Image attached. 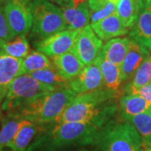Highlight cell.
<instances>
[{
	"instance_id": "1",
	"label": "cell",
	"mask_w": 151,
	"mask_h": 151,
	"mask_svg": "<svg viewBox=\"0 0 151 151\" xmlns=\"http://www.w3.org/2000/svg\"><path fill=\"white\" fill-rule=\"evenodd\" d=\"M118 92L105 87L93 92L78 94L61 113L55 124L85 122L103 128L118 111Z\"/></svg>"
},
{
	"instance_id": "2",
	"label": "cell",
	"mask_w": 151,
	"mask_h": 151,
	"mask_svg": "<svg viewBox=\"0 0 151 151\" xmlns=\"http://www.w3.org/2000/svg\"><path fill=\"white\" fill-rule=\"evenodd\" d=\"M77 95L69 87H58L9 117L20 118L42 126L55 124L61 113Z\"/></svg>"
},
{
	"instance_id": "3",
	"label": "cell",
	"mask_w": 151,
	"mask_h": 151,
	"mask_svg": "<svg viewBox=\"0 0 151 151\" xmlns=\"http://www.w3.org/2000/svg\"><path fill=\"white\" fill-rule=\"evenodd\" d=\"M94 124L85 122H67L55 124L54 129L44 138L52 150L75 145H96L100 131Z\"/></svg>"
},
{
	"instance_id": "4",
	"label": "cell",
	"mask_w": 151,
	"mask_h": 151,
	"mask_svg": "<svg viewBox=\"0 0 151 151\" xmlns=\"http://www.w3.org/2000/svg\"><path fill=\"white\" fill-rule=\"evenodd\" d=\"M55 89L36 81L29 75L19 76L13 81L1 104L2 112H5L8 116H13Z\"/></svg>"
},
{
	"instance_id": "5",
	"label": "cell",
	"mask_w": 151,
	"mask_h": 151,
	"mask_svg": "<svg viewBox=\"0 0 151 151\" xmlns=\"http://www.w3.org/2000/svg\"><path fill=\"white\" fill-rule=\"evenodd\" d=\"M97 145L102 151H138L143 146L134 127L128 121L108 123L97 139Z\"/></svg>"
},
{
	"instance_id": "6",
	"label": "cell",
	"mask_w": 151,
	"mask_h": 151,
	"mask_svg": "<svg viewBox=\"0 0 151 151\" xmlns=\"http://www.w3.org/2000/svg\"><path fill=\"white\" fill-rule=\"evenodd\" d=\"M28 3L32 14L31 33L37 41L66 29L64 17L58 6L47 1Z\"/></svg>"
},
{
	"instance_id": "7",
	"label": "cell",
	"mask_w": 151,
	"mask_h": 151,
	"mask_svg": "<svg viewBox=\"0 0 151 151\" xmlns=\"http://www.w3.org/2000/svg\"><path fill=\"white\" fill-rule=\"evenodd\" d=\"M3 7L13 36H27L32 28V14L29 3L26 0H12Z\"/></svg>"
},
{
	"instance_id": "8",
	"label": "cell",
	"mask_w": 151,
	"mask_h": 151,
	"mask_svg": "<svg viewBox=\"0 0 151 151\" xmlns=\"http://www.w3.org/2000/svg\"><path fill=\"white\" fill-rule=\"evenodd\" d=\"M103 46V40L97 37L88 24L79 30L71 51L84 65H88L96 61Z\"/></svg>"
},
{
	"instance_id": "9",
	"label": "cell",
	"mask_w": 151,
	"mask_h": 151,
	"mask_svg": "<svg viewBox=\"0 0 151 151\" xmlns=\"http://www.w3.org/2000/svg\"><path fill=\"white\" fill-rule=\"evenodd\" d=\"M79 30L65 29L35 44L37 50L54 58L71 50Z\"/></svg>"
},
{
	"instance_id": "10",
	"label": "cell",
	"mask_w": 151,
	"mask_h": 151,
	"mask_svg": "<svg viewBox=\"0 0 151 151\" xmlns=\"http://www.w3.org/2000/svg\"><path fill=\"white\" fill-rule=\"evenodd\" d=\"M103 86V76L98 57L92 64L85 65L78 76L68 81V87L76 94L93 92Z\"/></svg>"
},
{
	"instance_id": "11",
	"label": "cell",
	"mask_w": 151,
	"mask_h": 151,
	"mask_svg": "<svg viewBox=\"0 0 151 151\" xmlns=\"http://www.w3.org/2000/svg\"><path fill=\"white\" fill-rule=\"evenodd\" d=\"M129 37L151 52V0H143L139 14Z\"/></svg>"
},
{
	"instance_id": "12",
	"label": "cell",
	"mask_w": 151,
	"mask_h": 151,
	"mask_svg": "<svg viewBox=\"0 0 151 151\" xmlns=\"http://www.w3.org/2000/svg\"><path fill=\"white\" fill-rule=\"evenodd\" d=\"M22 59L7 55L0 49V108L13 81L19 76Z\"/></svg>"
},
{
	"instance_id": "13",
	"label": "cell",
	"mask_w": 151,
	"mask_h": 151,
	"mask_svg": "<svg viewBox=\"0 0 151 151\" xmlns=\"http://www.w3.org/2000/svg\"><path fill=\"white\" fill-rule=\"evenodd\" d=\"M149 55V51H147L145 49H144L139 44L136 43L134 40L130 39L128 52L124 57L122 65H120L122 83L132 79L136 70L139 68V66L144 61V60Z\"/></svg>"
},
{
	"instance_id": "14",
	"label": "cell",
	"mask_w": 151,
	"mask_h": 151,
	"mask_svg": "<svg viewBox=\"0 0 151 151\" xmlns=\"http://www.w3.org/2000/svg\"><path fill=\"white\" fill-rule=\"evenodd\" d=\"M90 26L97 37L104 41L124 36L129 33V30L124 27L123 23L116 14L104 18L101 20L91 23Z\"/></svg>"
},
{
	"instance_id": "15",
	"label": "cell",
	"mask_w": 151,
	"mask_h": 151,
	"mask_svg": "<svg viewBox=\"0 0 151 151\" xmlns=\"http://www.w3.org/2000/svg\"><path fill=\"white\" fill-rule=\"evenodd\" d=\"M59 8L64 17L66 29L80 30L90 24V12L86 1L77 5L70 3Z\"/></svg>"
},
{
	"instance_id": "16",
	"label": "cell",
	"mask_w": 151,
	"mask_h": 151,
	"mask_svg": "<svg viewBox=\"0 0 151 151\" xmlns=\"http://www.w3.org/2000/svg\"><path fill=\"white\" fill-rule=\"evenodd\" d=\"M55 69L65 80L75 78L85 67V65L71 50L52 58Z\"/></svg>"
},
{
	"instance_id": "17",
	"label": "cell",
	"mask_w": 151,
	"mask_h": 151,
	"mask_svg": "<svg viewBox=\"0 0 151 151\" xmlns=\"http://www.w3.org/2000/svg\"><path fill=\"white\" fill-rule=\"evenodd\" d=\"M129 43V37H118L109 40L103 46L99 57L120 66L128 52Z\"/></svg>"
},
{
	"instance_id": "18",
	"label": "cell",
	"mask_w": 151,
	"mask_h": 151,
	"mask_svg": "<svg viewBox=\"0 0 151 151\" xmlns=\"http://www.w3.org/2000/svg\"><path fill=\"white\" fill-rule=\"evenodd\" d=\"M43 127L26 120L8 147L12 151H27L33 139L40 131L43 130Z\"/></svg>"
},
{
	"instance_id": "19",
	"label": "cell",
	"mask_w": 151,
	"mask_h": 151,
	"mask_svg": "<svg viewBox=\"0 0 151 151\" xmlns=\"http://www.w3.org/2000/svg\"><path fill=\"white\" fill-rule=\"evenodd\" d=\"M150 107V104L139 95L126 94L119 99V111L124 120L149 111Z\"/></svg>"
},
{
	"instance_id": "20",
	"label": "cell",
	"mask_w": 151,
	"mask_h": 151,
	"mask_svg": "<svg viewBox=\"0 0 151 151\" xmlns=\"http://www.w3.org/2000/svg\"><path fill=\"white\" fill-rule=\"evenodd\" d=\"M142 3L143 0H118L117 2L116 14L129 30L134 25Z\"/></svg>"
},
{
	"instance_id": "21",
	"label": "cell",
	"mask_w": 151,
	"mask_h": 151,
	"mask_svg": "<svg viewBox=\"0 0 151 151\" xmlns=\"http://www.w3.org/2000/svg\"><path fill=\"white\" fill-rule=\"evenodd\" d=\"M98 59L103 76V87L114 92H119V88L122 85L120 66L101 59L99 56Z\"/></svg>"
},
{
	"instance_id": "22",
	"label": "cell",
	"mask_w": 151,
	"mask_h": 151,
	"mask_svg": "<svg viewBox=\"0 0 151 151\" xmlns=\"http://www.w3.org/2000/svg\"><path fill=\"white\" fill-rule=\"evenodd\" d=\"M51 67H54V65L48 56L39 50H31L24 59H22L19 76L29 75L34 71Z\"/></svg>"
},
{
	"instance_id": "23",
	"label": "cell",
	"mask_w": 151,
	"mask_h": 151,
	"mask_svg": "<svg viewBox=\"0 0 151 151\" xmlns=\"http://www.w3.org/2000/svg\"><path fill=\"white\" fill-rule=\"evenodd\" d=\"M132 81L125 86L126 94H134L137 90L151 82V55L144 60L132 77Z\"/></svg>"
},
{
	"instance_id": "24",
	"label": "cell",
	"mask_w": 151,
	"mask_h": 151,
	"mask_svg": "<svg viewBox=\"0 0 151 151\" xmlns=\"http://www.w3.org/2000/svg\"><path fill=\"white\" fill-rule=\"evenodd\" d=\"M126 121L129 122L137 130L145 148L151 145V118L149 111L131 117Z\"/></svg>"
},
{
	"instance_id": "25",
	"label": "cell",
	"mask_w": 151,
	"mask_h": 151,
	"mask_svg": "<svg viewBox=\"0 0 151 151\" xmlns=\"http://www.w3.org/2000/svg\"><path fill=\"white\" fill-rule=\"evenodd\" d=\"M25 121V119L9 116L3 120L0 128V150H3L4 147H8Z\"/></svg>"
},
{
	"instance_id": "26",
	"label": "cell",
	"mask_w": 151,
	"mask_h": 151,
	"mask_svg": "<svg viewBox=\"0 0 151 151\" xmlns=\"http://www.w3.org/2000/svg\"><path fill=\"white\" fill-rule=\"evenodd\" d=\"M0 49L12 57L24 59L29 52V45L26 36H18L9 41L0 40Z\"/></svg>"
},
{
	"instance_id": "27",
	"label": "cell",
	"mask_w": 151,
	"mask_h": 151,
	"mask_svg": "<svg viewBox=\"0 0 151 151\" xmlns=\"http://www.w3.org/2000/svg\"><path fill=\"white\" fill-rule=\"evenodd\" d=\"M34 79L43 84L52 86L54 88L58 87H68V81L63 78L55 69V67L45 68L36 70L29 74Z\"/></svg>"
},
{
	"instance_id": "28",
	"label": "cell",
	"mask_w": 151,
	"mask_h": 151,
	"mask_svg": "<svg viewBox=\"0 0 151 151\" xmlns=\"http://www.w3.org/2000/svg\"><path fill=\"white\" fill-rule=\"evenodd\" d=\"M118 0H108L106 5L103 7L102 9L90 14V21L91 23H94L98 20H101L104 18L116 14V6H117Z\"/></svg>"
},
{
	"instance_id": "29",
	"label": "cell",
	"mask_w": 151,
	"mask_h": 151,
	"mask_svg": "<svg viewBox=\"0 0 151 151\" xmlns=\"http://www.w3.org/2000/svg\"><path fill=\"white\" fill-rule=\"evenodd\" d=\"M14 36L11 33L8 23L6 20L4 7L0 6V40L9 41L14 39Z\"/></svg>"
},
{
	"instance_id": "30",
	"label": "cell",
	"mask_w": 151,
	"mask_h": 151,
	"mask_svg": "<svg viewBox=\"0 0 151 151\" xmlns=\"http://www.w3.org/2000/svg\"><path fill=\"white\" fill-rule=\"evenodd\" d=\"M133 95L140 96L142 98H144L146 102H148L151 105V82L150 84H148V85L139 88V90H137L134 94H133Z\"/></svg>"
},
{
	"instance_id": "31",
	"label": "cell",
	"mask_w": 151,
	"mask_h": 151,
	"mask_svg": "<svg viewBox=\"0 0 151 151\" xmlns=\"http://www.w3.org/2000/svg\"><path fill=\"white\" fill-rule=\"evenodd\" d=\"M27 2H31V1H47L50 3H52L55 4H57L58 7L66 5L72 3V0H26Z\"/></svg>"
},
{
	"instance_id": "32",
	"label": "cell",
	"mask_w": 151,
	"mask_h": 151,
	"mask_svg": "<svg viewBox=\"0 0 151 151\" xmlns=\"http://www.w3.org/2000/svg\"><path fill=\"white\" fill-rule=\"evenodd\" d=\"M9 1H12V0H0V6H4Z\"/></svg>"
},
{
	"instance_id": "33",
	"label": "cell",
	"mask_w": 151,
	"mask_h": 151,
	"mask_svg": "<svg viewBox=\"0 0 151 151\" xmlns=\"http://www.w3.org/2000/svg\"><path fill=\"white\" fill-rule=\"evenodd\" d=\"M145 150L146 151H151V145L149 146V147H147V148H146Z\"/></svg>"
},
{
	"instance_id": "34",
	"label": "cell",
	"mask_w": 151,
	"mask_h": 151,
	"mask_svg": "<svg viewBox=\"0 0 151 151\" xmlns=\"http://www.w3.org/2000/svg\"><path fill=\"white\" fill-rule=\"evenodd\" d=\"M149 113H150V116L151 118V107L150 108V109H149Z\"/></svg>"
},
{
	"instance_id": "35",
	"label": "cell",
	"mask_w": 151,
	"mask_h": 151,
	"mask_svg": "<svg viewBox=\"0 0 151 151\" xmlns=\"http://www.w3.org/2000/svg\"><path fill=\"white\" fill-rule=\"evenodd\" d=\"M138 151H146L145 150H143V149H139Z\"/></svg>"
},
{
	"instance_id": "36",
	"label": "cell",
	"mask_w": 151,
	"mask_h": 151,
	"mask_svg": "<svg viewBox=\"0 0 151 151\" xmlns=\"http://www.w3.org/2000/svg\"><path fill=\"white\" fill-rule=\"evenodd\" d=\"M1 114H2V109L0 108V118H1Z\"/></svg>"
},
{
	"instance_id": "37",
	"label": "cell",
	"mask_w": 151,
	"mask_h": 151,
	"mask_svg": "<svg viewBox=\"0 0 151 151\" xmlns=\"http://www.w3.org/2000/svg\"><path fill=\"white\" fill-rule=\"evenodd\" d=\"M79 151H90V150H79Z\"/></svg>"
},
{
	"instance_id": "38",
	"label": "cell",
	"mask_w": 151,
	"mask_h": 151,
	"mask_svg": "<svg viewBox=\"0 0 151 151\" xmlns=\"http://www.w3.org/2000/svg\"><path fill=\"white\" fill-rule=\"evenodd\" d=\"M0 151H7V150H0Z\"/></svg>"
}]
</instances>
